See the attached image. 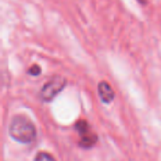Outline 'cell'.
<instances>
[{
  "mask_svg": "<svg viewBox=\"0 0 161 161\" xmlns=\"http://www.w3.org/2000/svg\"><path fill=\"white\" fill-rule=\"evenodd\" d=\"M67 84L66 78L63 76L55 75L51 77L47 83L42 86L40 91V98L43 102H51L65 88Z\"/></svg>",
  "mask_w": 161,
  "mask_h": 161,
  "instance_id": "cell-2",
  "label": "cell"
},
{
  "mask_svg": "<svg viewBox=\"0 0 161 161\" xmlns=\"http://www.w3.org/2000/svg\"><path fill=\"white\" fill-rule=\"evenodd\" d=\"M75 129H76V131L80 134V136L91 131L90 125H88V123L86 120H78L77 123L75 124Z\"/></svg>",
  "mask_w": 161,
  "mask_h": 161,
  "instance_id": "cell-5",
  "label": "cell"
},
{
  "mask_svg": "<svg viewBox=\"0 0 161 161\" xmlns=\"http://www.w3.org/2000/svg\"><path fill=\"white\" fill-rule=\"evenodd\" d=\"M34 161H55V159H54L50 153H47V152L41 151L36 156Z\"/></svg>",
  "mask_w": 161,
  "mask_h": 161,
  "instance_id": "cell-6",
  "label": "cell"
},
{
  "mask_svg": "<svg viewBox=\"0 0 161 161\" xmlns=\"http://www.w3.org/2000/svg\"><path fill=\"white\" fill-rule=\"evenodd\" d=\"M98 140V137L95 134H93L92 131H88L84 135H80V139L78 145L82 148H85V149H88V148H92L93 146H95V143Z\"/></svg>",
  "mask_w": 161,
  "mask_h": 161,
  "instance_id": "cell-4",
  "label": "cell"
},
{
  "mask_svg": "<svg viewBox=\"0 0 161 161\" xmlns=\"http://www.w3.org/2000/svg\"><path fill=\"white\" fill-rule=\"evenodd\" d=\"M147 1L148 0H138V3H141V5H147Z\"/></svg>",
  "mask_w": 161,
  "mask_h": 161,
  "instance_id": "cell-8",
  "label": "cell"
},
{
  "mask_svg": "<svg viewBox=\"0 0 161 161\" xmlns=\"http://www.w3.org/2000/svg\"><path fill=\"white\" fill-rule=\"evenodd\" d=\"M9 134L11 138L21 143H31L36 137V129L29 118L18 115L12 118L9 126Z\"/></svg>",
  "mask_w": 161,
  "mask_h": 161,
  "instance_id": "cell-1",
  "label": "cell"
},
{
  "mask_svg": "<svg viewBox=\"0 0 161 161\" xmlns=\"http://www.w3.org/2000/svg\"><path fill=\"white\" fill-rule=\"evenodd\" d=\"M97 92L101 101L104 104H110L115 99V92L110 84L106 80H102L97 85Z\"/></svg>",
  "mask_w": 161,
  "mask_h": 161,
  "instance_id": "cell-3",
  "label": "cell"
},
{
  "mask_svg": "<svg viewBox=\"0 0 161 161\" xmlns=\"http://www.w3.org/2000/svg\"><path fill=\"white\" fill-rule=\"evenodd\" d=\"M28 74L31 76H38L41 74V67L38 64H33L31 67L28 69Z\"/></svg>",
  "mask_w": 161,
  "mask_h": 161,
  "instance_id": "cell-7",
  "label": "cell"
}]
</instances>
